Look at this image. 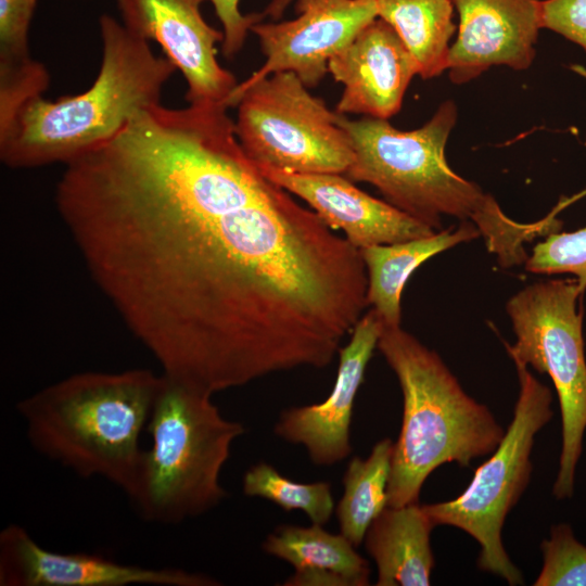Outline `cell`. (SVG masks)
Returning <instances> with one entry per match:
<instances>
[{
	"mask_svg": "<svg viewBox=\"0 0 586 586\" xmlns=\"http://www.w3.org/2000/svg\"><path fill=\"white\" fill-rule=\"evenodd\" d=\"M54 199L128 330L199 392L328 367L369 306L360 251L267 178L220 112L139 111L65 165Z\"/></svg>",
	"mask_w": 586,
	"mask_h": 586,
	"instance_id": "cell-1",
	"label": "cell"
},
{
	"mask_svg": "<svg viewBox=\"0 0 586 586\" xmlns=\"http://www.w3.org/2000/svg\"><path fill=\"white\" fill-rule=\"evenodd\" d=\"M457 119L453 100L409 131L396 129L388 119L352 120L339 113L355 151L344 175L353 182L372 184L386 202L434 230L441 229L444 215L473 222L504 267L526 262L524 243L542 235L543 225L509 218L494 196L450 168L445 149Z\"/></svg>",
	"mask_w": 586,
	"mask_h": 586,
	"instance_id": "cell-2",
	"label": "cell"
},
{
	"mask_svg": "<svg viewBox=\"0 0 586 586\" xmlns=\"http://www.w3.org/2000/svg\"><path fill=\"white\" fill-rule=\"evenodd\" d=\"M102 61L92 85L54 101L37 95L0 133V160L35 168L72 160L112 138L138 111L161 103L177 71L148 40L109 14L99 18Z\"/></svg>",
	"mask_w": 586,
	"mask_h": 586,
	"instance_id": "cell-3",
	"label": "cell"
},
{
	"mask_svg": "<svg viewBox=\"0 0 586 586\" xmlns=\"http://www.w3.org/2000/svg\"><path fill=\"white\" fill-rule=\"evenodd\" d=\"M163 381V374L142 368L78 372L21 399L16 410L40 455L80 477H103L126 494Z\"/></svg>",
	"mask_w": 586,
	"mask_h": 586,
	"instance_id": "cell-4",
	"label": "cell"
},
{
	"mask_svg": "<svg viewBox=\"0 0 586 586\" xmlns=\"http://www.w3.org/2000/svg\"><path fill=\"white\" fill-rule=\"evenodd\" d=\"M377 347L403 393V421L394 443L388 506L418 502L440 466L470 467L496 449L505 431L488 408L470 397L441 357L400 326L385 327Z\"/></svg>",
	"mask_w": 586,
	"mask_h": 586,
	"instance_id": "cell-5",
	"label": "cell"
},
{
	"mask_svg": "<svg viewBox=\"0 0 586 586\" xmlns=\"http://www.w3.org/2000/svg\"><path fill=\"white\" fill-rule=\"evenodd\" d=\"M146 430L151 446L126 493L143 521L179 524L226 498L220 474L245 428L225 418L212 395L164 377Z\"/></svg>",
	"mask_w": 586,
	"mask_h": 586,
	"instance_id": "cell-6",
	"label": "cell"
},
{
	"mask_svg": "<svg viewBox=\"0 0 586 586\" xmlns=\"http://www.w3.org/2000/svg\"><path fill=\"white\" fill-rule=\"evenodd\" d=\"M513 362L520 392L512 421L499 445L475 470L458 497L422 507L435 526L458 527L480 544L477 565L482 571L504 578L509 585H519L523 584L522 573L505 550L501 531L507 514L530 482L534 438L552 417V394L526 365Z\"/></svg>",
	"mask_w": 586,
	"mask_h": 586,
	"instance_id": "cell-7",
	"label": "cell"
},
{
	"mask_svg": "<svg viewBox=\"0 0 586 586\" xmlns=\"http://www.w3.org/2000/svg\"><path fill=\"white\" fill-rule=\"evenodd\" d=\"M577 280H548L528 285L507 304L517 342L506 348L513 361L547 373L558 394L562 449L553 495H573L575 467L586 429V360Z\"/></svg>",
	"mask_w": 586,
	"mask_h": 586,
	"instance_id": "cell-8",
	"label": "cell"
},
{
	"mask_svg": "<svg viewBox=\"0 0 586 586\" xmlns=\"http://www.w3.org/2000/svg\"><path fill=\"white\" fill-rule=\"evenodd\" d=\"M234 130L259 168L295 174H342L355 158L339 113L313 95L292 72H280L239 93Z\"/></svg>",
	"mask_w": 586,
	"mask_h": 586,
	"instance_id": "cell-9",
	"label": "cell"
},
{
	"mask_svg": "<svg viewBox=\"0 0 586 586\" xmlns=\"http://www.w3.org/2000/svg\"><path fill=\"white\" fill-rule=\"evenodd\" d=\"M295 10L296 18L252 26L266 61L238 85L231 107L247 86L280 72H292L307 88L316 87L329 73L330 59L378 17L374 0H297Z\"/></svg>",
	"mask_w": 586,
	"mask_h": 586,
	"instance_id": "cell-10",
	"label": "cell"
},
{
	"mask_svg": "<svg viewBox=\"0 0 586 586\" xmlns=\"http://www.w3.org/2000/svg\"><path fill=\"white\" fill-rule=\"evenodd\" d=\"M123 24L137 36L157 42L187 84L188 104H225L239 82L217 61L222 31L201 13L205 0H115Z\"/></svg>",
	"mask_w": 586,
	"mask_h": 586,
	"instance_id": "cell-11",
	"label": "cell"
},
{
	"mask_svg": "<svg viewBox=\"0 0 586 586\" xmlns=\"http://www.w3.org/2000/svg\"><path fill=\"white\" fill-rule=\"evenodd\" d=\"M216 586L204 573L178 568H145L100 555L48 550L22 525L0 533V586Z\"/></svg>",
	"mask_w": 586,
	"mask_h": 586,
	"instance_id": "cell-12",
	"label": "cell"
},
{
	"mask_svg": "<svg viewBox=\"0 0 586 586\" xmlns=\"http://www.w3.org/2000/svg\"><path fill=\"white\" fill-rule=\"evenodd\" d=\"M383 326L374 309L364 314L339 352L337 377L329 396L318 404L288 408L275 423V434L302 445L317 466L335 464L352 454L349 429L355 398Z\"/></svg>",
	"mask_w": 586,
	"mask_h": 586,
	"instance_id": "cell-13",
	"label": "cell"
},
{
	"mask_svg": "<svg viewBox=\"0 0 586 586\" xmlns=\"http://www.w3.org/2000/svg\"><path fill=\"white\" fill-rule=\"evenodd\" d=\"M542 0H453L459 14L447 73L455 85L480 77L493 66L531 67L542 28Z\"/></svg>",
	"mask_w": 586,
	"mask_h": 586,
	"instance_id": "cell-14",
	"label": "cell"
},
{
	"mask_svg": "<svg viewBox=\"0 0 586 586\" xmlns=\"http://www.w3.org/2000/svg\"><path fill=\"white\" fill-rule=\"evenodd\" d=\"M328 72L343 85L340 114L388 119L402 107L416 60L394 28L380 17L333 55Z\"/></svg>",
	"mask_w": 586,
	"mask_h": 586,
	"instance_id": "cell-15",
	"label": "cell"
},
{
	"mask_svg": "<svg viewBox=\"0 0 586 586\" xmlns=\"http://www.w3.org/2000/svg\"><path fill=\"white\" fill-rule=\"evenodd\" d=\"M259 169L271 181L304 200L332 230H342L345 239L358 250L409 241L436 232L388 202L361 191L342 174Z\"/></svg>",
	"mask_w": 586,
	"mask_h": 586,
	"instance_id": "cell-16",
	"label": "cell"
},
{
	"mask_svg": "<svg viewBox=\"0 0 586 586\" xmlns=\"http://www.w3.org/2000/svg\"><path fill=\"white\" fill-rule=\"evenodd\" d=\"M262 547L294 568L286 586L369 585L368 561L343 534H331L322 525H280Z\"/></svg>",
	"mask_w": 586,
	"mask_h": 586,
	"instance_id": "cell-17",
	"label": "cell"
},
{
	"mask_svg": "<svg viewBox=\"0 0 586 586\" xmlns=\"http://www.w3.org/2000/svg\"><path fill=\"white\" fill-rule=\"evenodd\" d=\"M435 525L422 505L387 506L364 542L378 570L377 586H428L434 568L430 535Z\"/></svg>",
	"mask_w": 586,
	"mask_h": 586,
	"instance_id": "cell-18",
	"label": "cell"
},
{
	"mask_svg": "<svg viewBox=\"0 0 586 586\" xmlns=\"http://www.w3.org/2000/svg\"><path fill=\"white\" fill-rule=\"evenodd\" d=\"M480 235L473 222L463 220L457 229L359 250L367 271L368 305L378 313L385 327L400 326V296L411 273L432 256Z\"/></svg>",
	"mask_w": 586,
	"mask_h": 586,
	"instance_id": "cell-19",
	"label": "cell"
},
{
	"mask_svg": "<svg viewBox=\"0 0 586 586\" xmlns=\"http://www.w3.org/2000/svg\"><path fill=\"white\" fill-rule=\"evenodd\" d=\"M378 17L398 34L417 62L422 79L447 71L456 31L453 0H374Z\"/></svg>",
	"mask_w": 586,
	"mask_h": 586,
	"instance_id": "cell-20",
	"label": "cell"
},
{
	"mask_svg": "<svg viewBox=\"0 0 586 586\" xmlns=\"http://www.w3.org/2000/svg\"><path fill=\"white\" fill-rule=\"evenodd\" d=\"M394 443H375L366 459L354 457L343 475V495L335 508L343 534L355 547L365 538L372 521L388 506L387 485Z\"/></svg>",
	"mask_w": 586,
	"mask_h": 586,
	"instance_id": "cell-21",
	"label": "cell"
},
{
	"mask_svg": "<svg viewBox=\"0 0 586 586\" xmlns=\"http://www.w3.org/2000/svg\"><path fill=\"white\" fill-rule=\"evenodd\" d=\"M243 493L267 499L284 511H303L314 524L324 525L334 512L331 485L328 482L298 483L280 474L266 462H258L243 476Z\"/></svg>",
	"mask_w": 586,
	"mask_h": 586,
	"instance_id": "cell-22",
	"label": "cell"
},
{
	"mask_svg": "<svg viewBox=\"0 0 586 586\" xmlns=\"http://www.w3.org/2000/svg\"><path fill=\"white\" fill-rule=\"evenodd\" d=\"M544 563L534 586H586V546L565 523L552 526L540 545Z\"/></svg>",
	"mask_w": 586,
	"mask_h": 586,
	"instance_id": "cell-23",
	"label": "cell"
},
{
	"mask_svg": "<svg viewBox=\"0 0 586 586\" xmlns=\"http://www.w3.org/2000/svg\"><path fill=\"white\" fill-rule=\"evenodd\" d=\"M535 273H572L582 291L586 289V227L572 232H552L537 243L526 259Z\"/></svg>",
	"mask_w": 586,
	"mask_h": 586,
	"instance_id": "cell-24",
	"label": "cell"
},
{
	"mask_svg": "<svg viewBox=\"0 0 586 586\" xmlns=\"http://www.w3.org/2000/svg\"><path fill=\"white\" fill-rule=\"evenodd\" d=\"M49 84L46 66L34 59L23 65L0 67V133L10 127L28 100L42 95Z\"/></svg>",
	"mask_w": 586,
	"mask_h": 586,
	"instance_id": "cell-25",
	"label": "cell"
},
{
	"mask_svg": "<svg viewBox=\"0 0 586 586\" xmlns=\"http://www.w3.org/2000/svg\"><path fill=\"white\" fill-rule=\"evenodd\" d=\"M37 0H0V67L33 60L28 33Z\"/></svg>",
	"mask_w": 586,
	"mask_h": 586,
	"instance_id": "cell-26",
	"label": "cell"
},
{
	"mask_svg": "<svg viewBox=\"0 0 586 586\" xmlns=\"http://www.w3.org/2000/svg\"><path fill=\"white\" fill-rule=\"evenodd\" d=\"M540 23L586 52V0H542Z\"/></svg>",
	"mask_w": 586,
	"mask_h": 586,
	"instance_id": "cell-27",
	"label": "cell"
},
{
	"mask_svg": "<svg viewBox=\"0 0 586 586\" xmlns=\"http://www.w3.org/2000/svg\"><path fill=\"white\" fill-rule=\"evenodd\" d=\"M209 1L222 26V53L227 59H231L243 48L252 26L262 22L265 16L262 12L243 14L239 8L241 0Z\"/></svg>",
	"mask_w": 586,
	"mask_h": 586,
	"instance_id": "cell-28",
	"label": "cell"
},
{
	"mask_svg": "<svg viewBox=\"0 0 586 586\" xmlns=\"http://www.w3.org/2000/svg\"><path fill=\"white\" fill-rule=\"evenodd\" d=\"M296 1L297 0H270L262 13L265 17L279 21L289 5Z\"/></svg>",
	"mask_w": 586,
	"mask_h": 586,
	"instance_id": "cell-29",
	"label": "cell"
},
{
	"mask_svg": "<svg viewBox=\"0 0 586 586\" xmlns=\"http://www.w3.org/2000/svg\"><path fill=\"white\" fill-rule=\"evenodd\" d=\"M586 195V189H584L583 191H581L579 193L571 196V198H564L562 199L558 204H560L559 206H561V209H563L564 207L569 206L570 204H572L573 202H575L576 200L583 198Z\"/></svg>",
	"mask_w": 586,
	"mask_h": 586,
	"instance_id": "cell-30",
	"label": "cell"
}]
</instances>
